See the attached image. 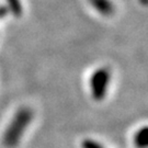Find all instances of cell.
Returning a JSON list of instances; mask_svg holds the SVG:
<instances>
[{
    "instance_id": "6da1fadb",
    "label": "cell",
    "mask_w": 148,
    "mask_h": 148,
    "mask_svg": "<svg viewBox=\"0 0 148 148\" xmlns=\"http://www.w3.org/2000/svg\"><path fill=\"white\" fill-rule=\"evenodd\" d=\"M30 121H31V113L29 111L23 110L20 113H18L16 117L7 130V133L3 137V143L5 146L14 147L20 143V139L24 131L27 130Z\"/></svg>"
},
{
    "instance_id": "7a4b0ae2",
    "label": "cell",
    "mask_w": 148,
    "mask_h": 148,
    "mask_svg": "<svg viewBox=\"0 0 148 148\" xmlns=\"http://www.w3.org/2000/svg\"><path fill=\"white\" fill-rule=\"evenodd\" d=\"M134 144L138 148H148V127H143L134 136Z\"/></svg>"
},
{
    "instance_id": "3957f363",
    "label": "cell",
    "mask_w": 148,
    "mask_h": 148,
    "mask_svg": "<svg viewBox=\"0 0 148 148\" xmlns=\"http://www.w3.org/2000/svg\"><path fill=\"white\" fill-rule=\"evenodd\" d=\"M82 148H103L99 143L92 139H86L82 142Z\"/></svg>"
}]
</instances>
